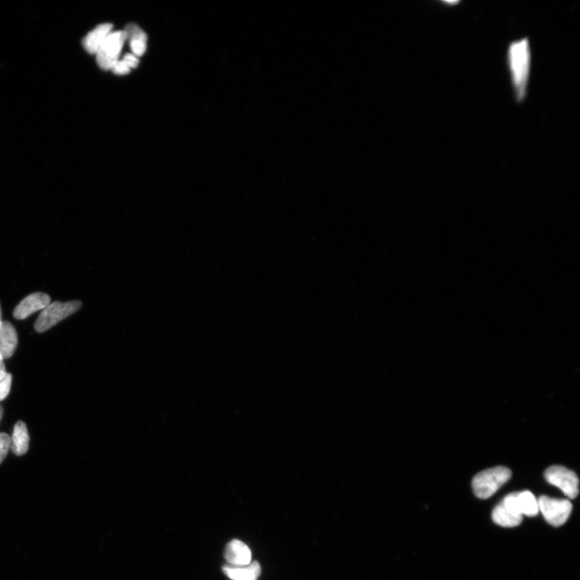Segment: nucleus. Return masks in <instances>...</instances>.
Masks as SVG:
<instances>
[{
    "label": "nucleus",
    "instance_id": "f257e3e1",
    "mask_svg": "<svg viewBox=\"0 0 580 580\" xmlns=\"http://www.w3.org/2000/svg\"><path fill=\"white\" fill-rule=\"evenodd\" d=\"M508 62L517 101L523 102L526 96L531 64V53L528 39L511 44L508 51Z\"/></svg>",
    "mask_w": 580,
    "mask_h": 580
},
{
    "label": "nucleus",
    "instance_id": "f03ea898",
    "mask_svg": "<svg viewBox=\"0 0 580 580\" xmlns=\"http://www.w3.org/2000/svg\"><path fill=\"white\" fill-rule=\"evenodd\" d=\"M511 476L510 469L502 466L482 471L472 480L474 494L480 499H488L509 482Z\"/></svg>",
    "mask_w": 580,
    "mask_h": 580
},
{
    "label": "nucleus",
    "instance_id": "7ed1b4c3",
    "mask_svg": "<svg viewBox=\"0 0 580 580\" xmlns=\"http://www.w3.org/2000/svg\"><path fill=\"white\" fill-rule=\"evenodd\" d=\"M81 307L82 302L71 301L67 302H54L44 309L35 323L37 332L43 333L52 328L59 322L76 313Z\"/></svg>",
    "mask_w": 580,
    "mask_h": 580
},
{
    "label": "nucleus",
    "instance_id": "20e7f679",
    "mask_svg": "<svg viewBox=\"0 0 580 580\" xmlns=\"http://www.w3.org/2000/svg\"><path fill=\"white\" fill-rule=\"evenodd\" d=\"M126 41V34L123 31L111 32L108 35L96 54L98 65L102 70H111L118 61Z\"/></svg>",
    "mask_w": 580,
    "mask_h": 580
},
{
    "label": "nucleus",
    "instance_id": "39448f33",
    "mask_svg": "<svg viewBox=\"0 0 580 580\" xmlns=\"http://www.w3.org/2000/svg\"><path fill=\"white\" fill-rule=\"evenodd\" d=\"M538 503L539 511L551 525L561 526L569 519L572 510L569 501L541 496Z\"/></svg>",
    "mask_w": 580,
    "mask_h": 580
},
{
    "label": "nucleus",
    "instance_id": "423d86ee",
    "mask_svg": "<svg viewBox=\"0 0 580 580\" xmlns=\"http://www.w3.org/2000/svg\"><path fill=\"white\" fill-rule=\"evenodd\" d=\"M547 482L556 486L571 499L579 494V479L576 474L562 466H552L545 472Z\"/></svg>",
    "mask_w": 580,
    "mask_h": 580
},
{
    "label": "nucleus",
    "instance_id": "0eeeda50",
    "mask_svg": "<svg viewBox=\"0 0 580 580\" xmlns=\"http://www.w3.org/2000/svg\"><path fill=\"white\" fill-rule=\"evenodd\" d=\"M51 303V297L44 292H34L18 304L14 312L15 319L26 320L35 312L46 309Z\"/></svg>",
    "mask_w": 580,
    "mask_h": 580
},
{
    "label": "nucleus",
    "instance_id": "6e6552de",
    "mask_svg": "<svg viewBox=\"0 0 580 580\" xmlns=\"http://www.w3.org/2000/svg\"><path fill=\"white\" fill-rule=\"evenodd\" d=\"M224 557L230 566H246L252 563V551L245 542L238 539L230 541L227 545Z\"/></svg>",
    "mask_w": 580,
    "mask_h": 580
},
{
    "label": "nucleus",
    "instance_id": "1a4fd4ad",
    "mask_svg": "<svg viewBox=\"0 0 580 580\" xmlns=\"http://www.w3.org/2000/svg\"><path fill=\"white\" fill-rule=\"evenodd\" d=\"M18 345L16 330L11 323L3 321L0 326V355L4 360L14 355Z\"/></svg>",
    "mask_w": 580,
    "mask_h": 580
},
{
    "label": "nucleus",
    "instance_id": "9d476101",
    "mask_svg": "<svg viewBox=\"0 0 580 580\" xmlns=\"http://www.w3.org/2000/svg\"><path fill=\"white\" fill-rule=\"evenodd\" d=\"M224 574L232 580H258L261 574L260 565L257 561L246 566L223 567Z\"/></svg>",
    "mask_w": 580,
    "mask_h": 580
},
{
    "label": "nucleus",
    "instance_id": "9b49d317",
    "mask_svg": "<svg viewBox=\"0 0 580 580\" xmlns=\"http://www.w3.org/2000/svg\"><path fill=\"white\" fill-rule=\"evenodd\" d=\"M112 32V24H102L93 29L83 40L86 51L91 54H96L99 48Z\"/></svg>",
    "mask_w": 580,
    "mask_h": 580
},
{
    "label": "nucleus",
    "instance_id": "f8f14e48",
    "mask_svg": "<svg viewBox=\"0 0 580 580\" xmlns=\"http://www.w3.org/2000/svg\"><path fill=\"white\" fill-rule=\"evenodd\" d=\"M29 448V434L26 423L18 422L11 438V450L16 457L26 454Z\"/></svg>",
    "mask_w": 580,
    "mask_h": 580
},
{
    "label": "nucleus",
    "instance_id": "ddd939ff",
    "mask_svg": "<svg viewBox=\"0 0 580 580\" xmlns=\"http://www.w3.org/2000/svg\"><path fill=\"white\" fill-rule=\"evenodd\" d=\"M492 520L497 525L503 527H515L519 526L523 520V517L515 514L501 502L492 512Z\"/></svg>",
    "mask_w": 580,
    "mask_h": 580
},
{
    "label": "nucleus",
    "instance_id": "4468645a",
    "mask_svg": "<svg viewBox=\"0 0 580 580\" xmlns=\"http://www.w3.org/2000/svg\"><path fill=\"white\" fill-rule=\"evenodd\" d=\"M517 502L522 515L534 517L539 512L537 499L529 491L517 492Z\"/></svg>",
    "mask_w": 580,
    "mask_h": 580
},
{
    "label": "nucleus",
    "instance_id": "2eb2a0df",
    "mask_svg": "<svg viewBox=\"0 0 580 580\" xmlns=\"http://www.w3.org/2000/svg\"><path fill=\"white\" fill-rule=\"evenodd\" d=\"M123 32L126 33L127 40L134 41V40H141V41H146L148 39L147 35L139 27L136 26V24H128V26L123 30Z\"/></svg>",
    "mask_w": 580,
    "mask_h": 580
},
{
    "label": "nucleus",
    "instance_id": "dca6fc26",
    "mask_svg": "<svg viewBox=\"0 0 580 580\" xmlns=\"http://www.w3.org/2000/svg\"><path fill=\"white\" fill-rule=\"evenodd\" d=\"M11 449L10 436L5 433H0V464H2L5 457Z\"/></svg>",
    "mask_w": 580,
    "mask_h": 580
},
{
    "label": "nucleus",
    "instance_id": "f3484780",
    "mask_svg": "<svg viewBox=\"0 0 580 580\" xmlns=\"http://www.w3.org/2000/svg\"><path fill=\"white\" fill-rule=\"evenodd\" d=\"M11 380L12 377L10 373H7V375L0 380V402L4 401L9 395Z\"/></svg>",
    "mask_w": 580,
    "mask_h": 580
},
{
    "label": "nucleus",
    "instance_id": "a211bd4d",
    "mask_svg": "<svg viewBox=\"0 0 580 580\" xmlns=\"http://www.w3.org/2000/svg\"><path fill=\"white\" fill-rule=\"evenodd\" d=\"M131 49H132L133 54L138 58L146 53L147 49V41L141 40H134L129 41Z\"/></svg>",
    "mask_w": 580,
    "mask_h": 580
},
{
    "label": "nucleus",
    "instance_id": "6ab92c4d",
    "mask_svg": "<svg viewBox=\"0 0 580 580\" xmlns=\"http://www.w3.org/2000/svg\"><path fill=\"white\" fill-rule=\"evenodd\" d=\"M111 71H113L117 76H126V74L129 73L131 68L122 60H118Z\"/></svg>",
    "mask_w": 580,
    "mask_h": 580
},
{
    "label": "nucleus",
    "instance_id": "aec40b11",
    "mask_svg": "<svg viewBox=\"0 0 580 580\" xmlns=\"http://www.w3.org/2000/svg\"><path fill=\"white\" fill-rule=\"evenodd\" d=\"M124 63H126L130 68H133L137 67L139 65V59L138 58L136 57V56L133 54H128L124 56L123 60Z\"/></svg>",
    "mask_w": 580,
    "mask_h": 580
},
{
    "label": "nucleus",
    "instance_id": "412c9836",
    "mask_svg": "<svg viewBox=\"0 0 580 580\" xmlns=\"http://www.w3.org/2000/svg\"><path fill=\"white\" fill-rule=\"evenodd\" d=\"M4 359L3 358L2 355H0V380H3L6 375H7V372H6V367L4 365Z\"/></svg>",
    "mask_w": 580,
    "mask_h": 580
},
{
    "label": "nucleus",
    "instance_id": "4be33fe9",
    "mask_svg": "<svg viewBox=\"0 0 580 580\" xmlns=\"http://www.w3.org/2000/svg\"><path fill=\"white\" fill-rule=\"evenodd\" d=\"M3 413H4L3 407H1V405H0V420H1L2 419Z\"/></svg>",
    "mask_w": 580,
    "mask_h": 580
},
{
    "label": "nucleus",
    "instance_id": "5701e85b",
    "mask_svg": "<svg viewBox=\"0 0 580 580\" xmlns=\"http://www.w3.org/2000/svg\"><path fill=\"white\" fill-rule=\"evenodd\" d=\"M2 322H3V321H2V319H1V309H0V326H1Z\"/></svg>",
    "mask_w": 580,
    "mask_h": 580
}]
</instances>
